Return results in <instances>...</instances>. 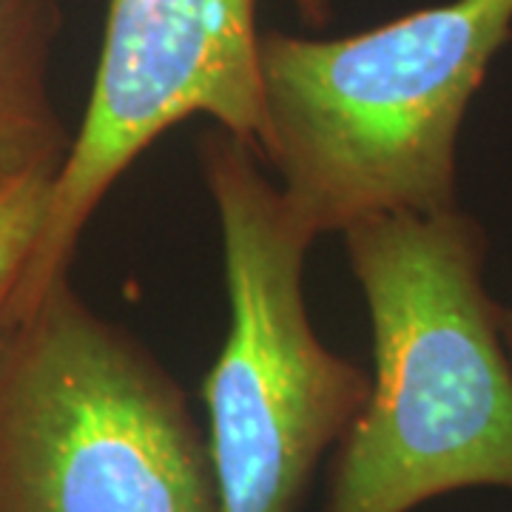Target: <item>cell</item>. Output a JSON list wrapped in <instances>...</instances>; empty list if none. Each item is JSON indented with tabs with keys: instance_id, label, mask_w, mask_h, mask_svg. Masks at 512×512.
Returning a JSON list of instances; mask_svg holds the SVG:
<instances>
[{
	"instance_id": "cell-2",
	"label": "cell",
	"mask_w": 512,
	"mask_h": 512,
	"mask_svg": "<svg viewBox=\"0 0 512 512\" xmlns=\"http://www.w3.org/2000/svg\"><path fill=\"white\" fill-rule=\"evenodd\" d=\"M512 0H450L348 37L262 32V160L322 234L458 205V137Z\"/></svg>"
},
{
	"instance_id": "cell-7",
	"label": "cell",
	"mask_w": 512,
	"mask_h": 512,
	"mask_svg": "<svg viewBox=\"0 0 512 512\" xmlns=\"http://www.w3.org/2000/svg\"><path fill=\"white\" fill-rule=\"evenodd\" d=\"M55 174L32 171L0 180V319L32 256Z\"/></svg>"
},
{
	"instance_id": "cell-4",
	"label": "cell",
	"mask_w": 512,
	"mask_h": 512,
	"mask_svg": "<svg viewBox=\"0 0 512 512\" xmlns=\"http://www.w3.org/2000/svg\"><path fill=\"white\" fill-rule=\"evenodd\" d=\"M0 512H220L185 390L69 276L0 319Z\"/></svg>"
},
{
	"instance_id": "cell-8",
	"label": "cell",
	"mask_w": 512,
	"mask_h": 512,
	"mask_svg": "<svg viewBox=\"0 0 512 512\" xmlns=\"http://www.w3.org/2000/svg\"><path fill=\"white\" fill-rule=\"evenodd\" d=\"M501 336H504V345L510 350L512 359V305H501Z\"/></svg>"
},
{
	"instance_id": "cell-6",
	"label": "cell",
	"mask_w": 512,
	"mask_h": 512,
	"mask_svg": "<svg viewBox=\"0 0 512 512\" xmlns=\"http://www.w3.org/2000/svg\"><path fill=\"white\" fill-rule=\"evenodd\" d=\"M60 26L57 0H0V180L66 160L72 137L49 97V52Z\"/></svg>"
},
{
	"instance_id": "cell-1",
	"label": "cell",
	"mask_w": 512,
	"mask_h": 512,
	"mask_svg": "<svg viewBox=\"0 0 512 512\" xmlns=\"http://www.w3.org/2000/svg\"><path fill=\"white\" fill-rule=\"evenodd\" d=\"M342 237L370 313L373 376L336 444L322 512L512 493V359L484 282V225L456 205L373 217Z\"/></svg>"
},
{
	"instance_id": "cell-3",
	"label": "cell",
	"mask_w": 512,
	"mask_h": 512,
	"mask_svg": "<svg viewBox=\"0 0 512 512\" xmlns=\"http://www.w3.org/2000/svg\"><path fill=\"white\" fill-rule=\"evenodd\" d=\"M222 234L228 333L202 382L220 512H296L322 458L345 439L370 376L316 336L305 256L316 234L293 214L248 140L220 126L197 140Z\"/></svg>"
},
{
	"instance_id": "cell-5",
	"label": "cell",
	"mask_w": 512,
	"mask_h": 512,
	"mask_svg": "<svg viewBox=\"0 0 512 512\" xmlns=\"http://www.w3.org/2000/svg\"><path fill=\"white\" fill-rule=\"evenodd\" d=\"M259 0H109L103 46L83 123L57 171L32 256L3 316L35 308L69 276L97 205L157 137L208 117L259 151L265 140ZM325 26L330 0H293Z\"/></svg>"
}]
</instances>
